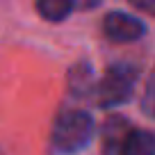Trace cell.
I'll return each instance as SVG.
<instances>
[{
	"label": "cell",
	"instance_id": "cell-5",
	"mask_svg": "<svg viewBox=\"0 0 155 155\" xmlns=\"http://www.w3.org/2000/svg\"><path fill=\"white\" fill-rule=\"evenodd\" d=\"M37 12L48 21H64L73 12L71 0H39Z\"/></svg>",
	"mask_w": 155,
	"mask_h": 155
},
{
	"label": "cell",
	"instance_id": "cell-4",
	"mask_svg": "<svg viewBox=\"0 0 155 155\" xmlns=\"http://www.w3.org/2000/svg\"><path fill=\"white\" fill-rule=\"evenodd\" d=\"M121 155H155V139L146 130H130L123 139Z\"/></svg>",
	"mask_w": 155,
	"mask_h": 155
},
{
	"label": "cell",
	"instance_id": "cell-2",
	"mask_svg": "<svg viewBox=\"0 0 155 155\" xmlns=\"http://www.w3.org/2000/svg\"><path fill=\"white\" fill-rule=\"evenodd\" d=\"M137 82V68L130 64H114L105 71L98 84V103L103 107H116L132 96Z\"/></svg>",
	"mask_w": 155,
	"mask_h": 155
},
{
	"label": "cell",
	"instance_id": "cell-1",
	"mask_svg": "<svg viewBox=\"0 0 155 155\" xmlns=\"http://www.w3.org/2000/svg\"><path fill=\"white\" fill-rule=\"evenodd\" d=\"M94 119L82 110H73V112H64L55 121L53 128V144L59 153L64 155H73L80 153L89 146L94 137Z\"/></svg>",
	"mask_w": 155,
	"mask_h": 155
},
{
	"label": "cell",
	"instance_id": "cell-3",
	"mask_svg": "<svg viewBox=\"0 0 155 155\" xmlns=\"http://www.w3.org/2000/svg\"><path fill=\"white\" fill-rule=\"evenodd\" d=\"M103 30H105V34L112 39V41H116V44H128V41H137V39L144 37L146 25L132 14H126V12H110V14L105 16Z\"/></svg>",
	"mask_w": 155,
	"mask_h": 155
}]
</instances>
